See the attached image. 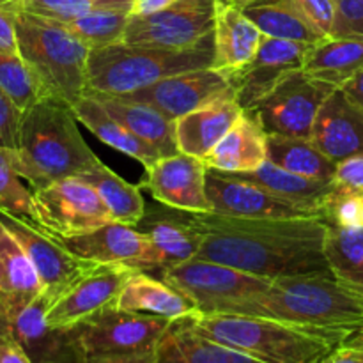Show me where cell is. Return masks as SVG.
<instances>
[{"mask_svg":"<svg viewBox=\"0 0 363 363\" xmlns=\"http://www.w3.org/2000/svg\"><path fill=\"white\" fill-rule=\"evenodd\" d=\"M145 172L147 177L142 186L147 188L160 204L188 213H211L204 160L176 152L158 158Z\"/></svg>","mask_w":363,"mask_h":363,"instance_id":"cell-17","label":"cell"},{"mask_svg":"<svg viewBox=\"0 0 363 363\" xmlns=\"http://www.w3.org/2000/svg\"><path fill=\"white\" fill-rule=\"evenodd\" d=\"M305 43L287 41L264 35L254 59L229 74L238 103L248 110L261 98H264L287 73L303 67L305 55L308 52Z\"/></svg>","mask_w":363,"mask_h":363,"instance_id":"cell-18","label":"cell"},{"mask_svg":"<svg viewBox=\"0 0 363 363\" xmlns=\"http://www.w3.org/2000/svg\"><path fill=\"white\" fill-rule=\"evenodd\" d=\"M21 110L0 89V147L16 149Z\"/></svg>","mask_w":363,"mask_h":363,"instance_id":"cell-43","label":"cell"},{"mask_svg":"<svg viewBox=\"0 0 363 363\" xmlns=\"http://www.w3.org/2000/svg\"><path fill=\"white\" fill-rule=\"evenodd\" d=\"M156 363H264L194 328L190 318L170 323L156 351Z\"/></svg>","mask_w":363,"mask_h":363,"instance_id":"cell-24","label":"cell"},{"mask_svg":"<svg viewBox=\"0 0 363 363\" xmlns=\"http://www.w3.org/2000/svg\"><path fill=\"white\" fill-rule=\"evenodd\" d=\"M0 363H34L11 335L0 332Z\"/></svg>","mask_w":363,"mask_h":363,"instance_id":"cell-47","label":"cell"},{"mask_svg":"<svg viewBox=\"0 0 363 363\" xmlns=\"http://www.w3.org/2000/svg\"><path fill=\"white\" fill-rule=\"evenodd\" d=\"M222 2L230 4L234 7H240V9H245V7L252 6V4H257L259 0H222Z\"/></svg>","mask_w":363,"mask_h":363,"instance_id":"cell-50","label":"cell"},{"mask_svg":"<svg viewBox=\"0 0 363 363\" xmlns=\"http://www.w3.org/2000/svg\"><path fill=\"white\" fill-rule=\"evenodd\" d=\"M243 106L236 96L229 94L208 103L176 121V142L179 152L204 160L215 145L238 123Z\"/></svg>","mask_w":363,"mask_h":363,"instance_id":"cell-23","label":"cell"},{"mask_svg":"<svg viewBox=\"0 0 363 363\" xmlns=\"http://www.w3.org/2000/svg\"><path fill=\"white\" fill-rule=\"evenodd\" d=\"M319 363H363V333L339 344Z\"/></svg>","mask_w":363,"mask_h":363,"instance_id":"cell-46","label":"cell"},{"mask_svg":"<svg viewBox=\"0 0 363 363\" xmlns=\"http://www.w3.org/2000/svg\"><path fill=\"white\" fill-rule=\"evenodd\" d=\"M94 96L117 121L123 123V126H126L138 138L147 142L162 156L179 152L176 142V121H170L151 105L131 101V99L119 98V96Z\"/></svg>","mask_w":363,"mask_h":363,"instance_id":"cell-28","label":"cell"},{"mask_svg":"<svg viewBox=\"0 0 363 363\" xmlns=\"http://www.w3.org/2000/svg\"><path fill=\"white\" fill-rule=\"evenodd\" d=\"M287 2L321 38L332 35L335 0H287Z\"/></svg>","mask_w":363,"mask_h":363,"instance_id":"cell-41","label":"cell"},{"mask_svg":"<svg viewBox=\"0 0 363 363\" xmlns=\"http://www.w3.org/2000/svg\"><path fill=\"white\" fill-rule=\"evenodd\" d=\"M268 160V133L252 112L245 110L229 133L204 158L208 169L227 174L250 172Z\"/></svg>","mask_w":363,"mask_h":363,"instance_id":"cell-26","label":"cell"},{"mask_svg":"<svg viewBox=\"0 0 363 363\" xmlns=\"http://www.w3.org/2000/svg\"><path fill=\"white\" fill-rule=\"evenodd\" d=\"M0 89L25 112L43 98L38 78L23 57L18 53L0 52Z\"/></svg>","mask_w":363,"mask_h":363,"instance_id":"cell-37","label":"cell"},{"mask_svg":"<svg viewBox=\"0 0 363 363\" xmlns=\"http://www.w3.org/2000/svg\"><path fill=\"white\" fill-rule=\"evenodd\" d=\"M20 179L13 163V149L0 147V211L35 222L32 190Z\"/></svg>","mask_w":363,"mask_h":363,"instance_id":"cell-39","label":"cell"},{"mask_svg":"<svg viewBox=\"0 0 363 363\" xmlns=\"http://www.w3.org/2000/svg\"><path fill=\"white\" fill-rule=\"evenodd\" d=\"M128 20L130 13L126 11H96L66 25L92 50L123 41Z\"/></svg>","mask_w":363,"mask_h":363,"instance_id":"cell-38","label":"cell"},{"mask_svg":"<svg viewBox=\"0 0 363 363\" xmlns=\"http://www.w3.org/2000/svg\"><path fill=\"white\" fill-rule=\"evenodd\" d=\"M195 330L264 363H319L347 337L261 315L195 314Z\"/></svg>","mask_w":363,"mask_h":363,"instance_id":"cell-4","label":"cell"},{"mask_svg":"<svg viewBox=\"0 0 363 363\" xmlns=\"http://www.w3.org/2000/svg\"><path fill=\"white\" fill-rule=\"evenodd\" d=\"M230 314L279 319L351 339L363 333V294L330 273L279 277Z\"/></svg>","mask_w":363,"mask_h":363,"instance_id":"cell-2","label":"cell"},{"mask_svg":"<svg viewBox=\"0 0 363 363\" xmlns=\"http://www.w3.org/2000/svg\"><path fill=\"white\" fill-rule=\"evenodd\" d=\"M0 220L27 252L41 280L43 294L52 303L92 266L67 250L60 238L32 220L4 211H0Z\"/></svg>","mask_w":363,"mask_h":363,"instance_id":"cell-12","label":"cell"},{"mask_svg":"<svg viewBox=\"0 0 363 363\" xmlns=\"http://www.w3.org/2000/svg\"><path fill=\"white\" fill-rule=\"evenodd\" d=\"M135 227L144 233L160 252L163 259V268L197 257L199 248L204 240V233L195 223L191 213L169 208V206L145 209L144 216Z\"/></svg>","mask_w":363,"mask_h":363,"instance_id":"cell-21","label":"cell"},{"mask_svg":"<svg viewBox=\"0 0 363 363\" xmlns=\"http://www.w3.org/2000/svg\"><path fill=\"white\" fill-rule=\"evenodd\" d=\"M204 233L199 259L220 262L264 279L330 273L323 252V218H236L191 213Z\"/></svg>","mask_w":363,"mask_h":363,"instance_id":"cell-1","label":"cell"},{"mask_svg":"<svg viewBox=\"0 0 363 363\" xmlns=\"http://www.w3.org/2000/svg\"><path fill=\"white\" fill-rule=\"evenodd\" d=\"M60 241L78 259L92 264H123L135 272L163 268L162 255L151 240L126 223L110 222L78 236L60 238Z\"/></svg>","mask_w":363,"mask_h":363,"instance_id":"cell-14","label":"cell"},{"mask_svg":"<svg viewBox=\"0 0 363 363\" xmlns=\"http://www.w3.org/2000/svg\"><path fill=\"white\" fill-rule=\"evenodd\" d=\"M333 38H363V0H335Z\"/></svg>","mask_w":363,"mask_h":363,"instance_id":"cell-42","label":"cell"},{"mask_svg":"<svg viewBox=\"0 0 363 363\" xmlns=\"http://www.w3.org/2000/svg\"><path fill=\"white\" fill-rule=\"evenodd\" d=\"M335 89L300 67L287 73L248 112L268 135L311 138L319 108Z\"/></svg>","mask_w":363,"mask_h":363,"instance_id":"cell-9","label":"cell"},{"mask_svg":"<svg viewBox=\"0 0 363 363\" xmlns=\"http://www.w3.org/2000/svg\"><path fill=\"white\" fill-rule=\"evenodd\" d=\"M35 223L59 238L78 236L113 222L98 191L80 177L32 190Z\"/></svg>","mask_w":363,"mask_h":363,"instance_id":"cell-11","label":"cell"},{"mask_svg":"<svg viewBox=\"0 0 363 363\" xmlns=\"http://www.w3.org/2000/svg\"><path fill=\"white\" fill-rule=\"evenodd\" d=\"M323 216L326 223L333 225L363 227V191L333 186L323 208Z\"/></svg>","mask_w":363,"mask_h":363,"instance_id":"cell-40","label":"cell"},{"mask_svg":"<svg viewBox=\"0 0 363 363\" xmlns=\"http://www.w3.org/2000/svg\"><path fill=\"white\" fill-rule=\"evenodd\" d=\"M229 94H234L229 78L215 67H204L163 78L133 94L119 98L151 105L170 121H177L186 113Z\"/></svg>","mask_w":363,"mask_h":363,"instance_id":"cell-16","label":"cell"},{"mask_svg":"<svg viewBox=\"0 0 363 363\" xmlns=\"http://www.w3.org/2000/svg\"><path fill=\"white\" fill-rule=\"evenodd\" d=\"M133 2L135 0H13L16 9L64 23L96 11H126L131 14Z\"/></svg>","mask_w":363,"mask_h":363,"instance_id":"cell-36","label":"cell"},{"mask_svg":"<svg viewBox=\"0 0 363 363\" xmlns=\"http://www.w3.org/2000/svg\"><path fill=\"white\" fill-rule=\"evenodd\" d=\"M52 301L41 294L20 314L0 323V332L13 337L34 363H74L67 330L46 323Z\"/></svg>","mask_w":363,"mask_h":363,"instance_id":"cell-20","label":"cell"},{"mask_svg":"<svg viewBox=\"0 0 363 363\" xmlns=\"http://www.w3.org/2000/svg\"><path fill=\"white\" fill-rule=\"evenodd\" d=\"M332 183L342 190L363 191V155L351 156L337 163Z\"/></svg>","mask_w":363,"mask_h":363,"instance_id":"cell-44","label":"cell"},{"mask_svg":"<svg viewBox=\"0 0 363 363\" xmlns=\"http://www.w3.org/2000/svg\"><path fill=\"white\" fill-rule=\"evenodd\" d=\"M233 176L259 184V186L266 188V190L273 191V194L280 195L284 199L318 208L321 213L323 208H325L326 199H328L330 191L333 188L332 183L298 176V174L289 172V170L282 169V167L275 165L268 160L259 169L250 170V172L233 174Z\"/></svg>","mask_w":363,"mask_h":363,"instance_id":"cell-33","label":"cell"},{"mask_svg":"<svg viewBox=\"0 0 363 363\" xmlns=\"http://www.w3.org/2000/svg\"><path fill=\"white\" fill-rule=\"evenodd\" d=\"M170 319L113 307L85 319L69 333L74 363H156Z\"/></svg>","mask_w":363,"mask_h":363,"instance_id":"cell-7","label":"cell"},{"mask_svg":"<svg viewBox=\"0 0 363 363\" xmlns=\"http://www.w3.org/2000/svg\"><path fill=\"white\" fill-rule=\"evenodd\" d=\"M69 103L41 98L21 113L13 163L32 190L78 177L99 162L78 130Z\"/></svg>","mask_w":363,"mask_h":363,"instance_id":"cell-3","label":"cell"},{"mask_svg":"<svg viewBox=\"0 0 363 363\" xmlns=\"http://www.w3.org/2000/svg\"><path fill=\"white\" fill-rule=\"evenodd\" d=\"M340 89L350 96L351 101L363 112V69L358 74H354L351 80H347Z\"/></svg>","mask_w":363,"mask_h":363,"instance_id":"cell-49","label":"cell"},{"mask_svg":"<svg viewBox=\"0 0 363 363\" xmlns=\"http://www.w3.org/2000/svg\"><path fill=\"white\" fill-rule=\"evenodd\" d=\"M18 52L38 78L43 98H57L71 106L87 91L91 48L66 23L14 7Z\"/></svg>","mask_w":363,"mask_h":363,"instance_id":"cell-6","label":"cell"},{"mask_svg":"<svg viewBox=\"0 0 363 363\" xmlns=\"http://www.w3.org/2000/svg\"><path fill=\"white\" fill-rule=\"evenodd\" d=\"M303 69L318 80L342 87L363 69V38H323L308 46Z\"/></svg>","mask_w":363,"mask_h":363,"instance_id":"cell-30","label":"cell"},{"mask_svg":"<svg viewBox=\"0 0 363 363\" xmlns=\"http://www.w3.org/2000/svg\"><path fill=\"white\" fill-rule=\"evenodd\" d=\"M135 269L123 264H92L46 312V323L57 330H71L85 319L117 303L124 284Z\"/></svg>","mask_w":363,"mask_h":363,"instance_id":"cell-15","label":"cell"},{"mask_svg":"<svg viewBox=\"0 0 363 363\" xmlns=\"http://www.w3.org/2000/svg\"><path fill=\"white\" fill-rule=\"evenodd\" d=\"M262 34L243 9L218 0L215 21V64L225 77L247 66L261 46Z\"/></svg>","mask_w":363,"mask_h":363,"instance_id":"cell-25","label":"cell"},{"mask_svg":"<svg viewBox=\"0 0 363 363\" xmlns=\"http://www.w3.org/2000/svg\"><path fill=\"white\" fill-rule=\"evenodd\" d=\"M176 2H179V0H135L131 14L133 16H144V14L158 13V11L167 9V7Z\"/></svg>","mask_w":363,"mask_h":363,"instance_id":"cell-48","label":"cell"},{"mask_svg":"<svg viewBox=\"0 0 363 363\" xmlns=\"http://www.w3.org/2000/svg\"><path fill=\"white\" fill-rule=\"evenodd\" d=\"M0 52L18 53L13 0H0Z\"/></svg>","mask_w":363,"mask_h":363,"instance_id":"cell-45","label":"cell"},{"mask_svg":"<svg viewBox=\"0 0 363 363\" xmlns=\"http://www.w3.org/2000/svg\"><path fill=\"white\" fill-rule=\"evenodd\" d=\"M206 188L211 213L216 215L236 218H323L318 208L284 199L233 174L208 169Z\"/></svg>","mask_w":363,"mask_h":363,"instance_id":"cell-13","label":"cell"},{"mask_svg":"<svg viewBox=\"0 0 363 363\" xmlns=\"http://www.w3.org/2000/svg\"><path fill=\"white\" fill-rule=\"evenodd\" d=\"M311 138L335 163L363 155V112L340 87L319 108Z\"/></svg>","mask_w":363,"mask_h":363,"instance_id":"cell-19","label":"cell"},{"mask_svg":"<svg viewBox=\"0 0 363 363\" xmlns=\"http://www.w3.org/2000/svg\"><path fill=\"white\" fill-rule=\"evenodd\" d=\"M78 177L98 191L99 197L108 208L113 222L133 227L140 222L145 213V202L140 186L124 181L119 174L110 170L101 160Z\"/></svg>","mask_w":363,"mask_h":363,"instance_id":"cell-32","label":"cell"},{"mask_svg":"<svg viewBox=\"0 0 363 363\" xmlns=\"http://www.w3.org/2000/svg\"><path fill=\"white\" fill-rule=\"evenodd\" d=\"M116 307L138 314L158 315L170 321L199 314L197 305L186 294L174 289L165 280L152 279L147 272H135L128 279Z\"/></svg>","mask_w":363,"mask_h":363,"instance_id":"cell-27","label":"cell"},{"mask_svg":"<svg viewBox=\"0 0 363 363\" xmlns=\"http://www.w3.org/2000/svg\"><path fill=\"white\" fill-rule=\"evenodd\" d=\"M162 275L197 305L199 314H230L236 305L264 293L272 284V279L199 257L163 268Z\"/></svg>","mask_w":363,"mask_h":363,"instance_id":"cell-8","label":"cell"},{"mask_svg":"<svg viewBox=\"0 0 363 363\" xmlns=\"http://www.w3.org/2000/svg\"><path fill=\"white\" fill-rule=\"evenodd\" d=\"M43 294L41 280L20 241L0 220V323Z\"/></svg>","mask_w":363,"mask_h":363,"instance_id":"cell-22","label":"cell"},{"mask_svg":"<svg viewBox=\"0 0 363 363\" xmlns=\"http://www.w3.org/2000/svg\"><path fill=\"white\" fill-rule=\"evenodd\" d=\"M73 110L77 119L103 144L137 160L138 163L144 165V169H149L156 160L162 158V155L155 147H151L147 142L138 138L126 126H123V123L117 121L94 96L84 94L74 103Z\"/></svg>","mask_w":363,"mask_h":363,"instance_id":"cell-29","label":"cell"},{"mask_svg":"<svg viewBox=\"0 0 363 363\" xmlns=\"http://www.w3.org/2000/svg\"><path fill=\"white\" fill-rule=\"evenodd\" d=\"M243 13L254 21L259 30L268 38L287 39V41L305 43L314 45L321 41V35L293 9L287 0H275V2L252 4L245 7Z\"/></svg>","mask_w":363,"mask_h":363,"instance_id":"cell-35","label":"cell"},{"mask_svg":"<svg viewBox=\"0 0 363 363\" xmlns=\"http://www.w3.org/2000/svg\"><path fill=\"white\" fill-rule=\"evenodd\" d=\"M213 64L215 32L184 50L151 48L119 41L91 50L85 94L128 96L163 78L213 67Z\"/></svg>","mask_w":363,"mask_h":363,"instance_id":"cell-5","label":"cell"},{"mask_svg":"<svg viewBox=\"0 0 363 363\" xmlns=\"http://www.w3.org/2000/svg\"><path fill=\"white\" fill-rule=\"evenodd\" d=\"M353 289H357V291H358V293H362V294H363V277H362V280H360V282H358V284H357V286H354V287H353Z\"/></svg>","mask_w":363,"mask_h":363,"instance_id":"cell-51","label":"cell"},{"mask_svg":"<svg viewBox=\"0 0 363 363\" xmlns=\"http://www.w3.org/2000/svg\"><path fill=\"white\" fill-rule=\"evenodd\" d=\"M323 252L330 269L340 282L354 287L363 277V227L326 223Z\"/></svg>","mask_w":363,"mask_h":363,"instance_id":"cell-34","label":"cell"},{"mask_svg":"<svg viewBox=\"0 0 363 363\" xmlns=\"http://www.w3.org/2000/svg\"><path fill=\"white\" fill-rule=\"evenodd\" d=\"M218 0H179L144 16L130 14L123 41L151 48H191L215 32Z\"/></svg>","mask_w":363,"mask_h":363,"instance_id":"cell-10","label":"cell"},{"mask_svg":"<svg viewBox=\"0 0 363 363\" xmlns=\"http://www.w3.org/2000/svg\"><path fill=\"white\" fill-rule=\"evenodd\" d=\"M268 162L308 177L332 183L337 163L330 160L312 138L286 137V135H268Z\"/></svg>","mask_w":363,"mask_h":363,"instance_id":"cell-31","label":"cell"}]
</instances>
